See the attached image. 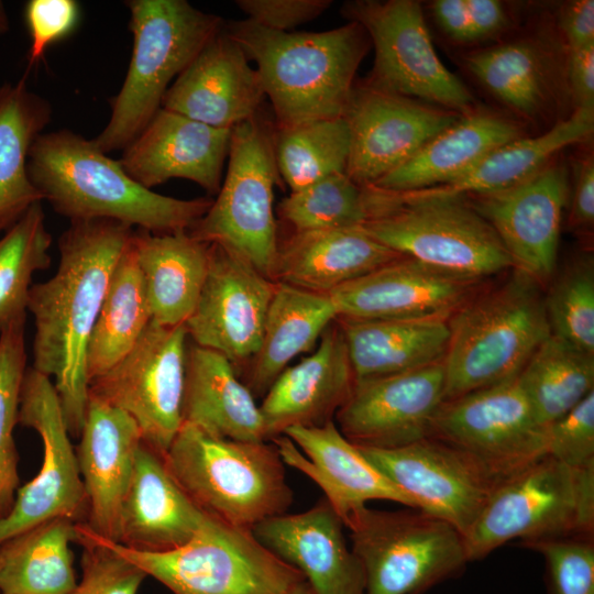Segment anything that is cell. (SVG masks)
I'll return each mask as SVG.
<instances>
[{
	"label": "cell",
	"mask_w": 594,
	"mask_h": 594,
	"mask_svg": "<svg viewBox=\"0 0 594 594\" xmlns=\"http://www.w3.org/2000/svg\"><path fill=\"white\" fill-rule=\"evenodd\" d=\"M134 229L113 220L73 221L58 240L59 263L31 286L32 369L52 380L70 437H79L89 397L87 350L110 277Z\"/></svg>",
	"instance_id": "1"
},
{
	"label": "cell",
	"mask_w": 594,
	"mask_h": 594,
	"mask_svg": "<svg viewBox=\"0 0 594 594\" xmlns=\"http://www.w3.org/2000/svg\"><path fill=\"white\" fill-rule=\"evenodd\" d=\"M28 173L43 200L70 222L113 220L153 233L188 231L212 204L210 197L178 199L145 188L94 140L67 129L36 138Z\"/></svg>",
	"instance_id": "2"
},
{
	"label": "cell",
	"mask_w": 594,
	"mask_h": 594,
	"mask_svg": "<svg viewBox=\"0 0 594 594\" xmlns=\"http://www.w3.org/2000/svg\"><path fill=\"white\" fill-rule=\"evenodd\" d=\"M224 29L256 65L278 129L342 117L371 47L356 22L320 32H279L245 19Z\"/></svg>",
	"instance_id": "3"
},
{
	"label": "cell",
	"mask_w": 594,
	"mask_h": 594,
	"mask_svg": "<svg viewBox=\"0 0 594 594\" xmlns=\"http://www.w3.org/2000/svg\"><path fill=\"white\" fill-rule=\"evenodd\" d=\"M543 286L512 268L448 320L444 402L509 381L550 337Z\"/></svg>",
	"instance_id": "4"
},
{
	"label": "cell",
	"mask_w": 594,
	"mask_h": 594,
	"mask_svg": "<svg viewBox=\"0 0 594 594\" xmlns=\"http://www.w3.org/2000/svg\"><path fill=\"white\" fill-rule=\"evenodd\" d=\"M165 463L189 498L206 514L252 530L287 513L293 491L275 444L217 437L183 422Z\"/></svg>",
	"instance_id": "5"
},
{
	"label": "cell",
	"mask_w": 594,
	"mask_h": 594,
	"mask_svg": "<svg viewBox=\"0 0 594 594\" xmlns=\"http://www.w3.org/2000/svg\"><path fill=\"white\" fill-rule=\"evenodd\" d=\"M367 196L363 229L402 256L482 282L514 268L492 226L464 195L367 186Z\"/></svg>",
	"instance_id": "6"
},
{
	"label": "cell",
	"mask_w": 594,
	"mask_h": 594,
	"mask_svg": "<svg viewBox=\"0 0 594 594\" xmlns=\"http://www.w3.org/2000/svg\"><path fill=\"white\" fill-rule=\"evenodd\" d=\"M125 6L132 55L109 121L92 139L107 154L123 151L142 132L173 81L224 25L220 16L185 0H130Z\"/></svg>",
	"instance_id": "7"
},
{
	"label": "cell",
	"mask_w": 594,
	"mask_h": 594,
	"mask_svg": "<svg viewBox=\"0 0 594 594\" xmlns=\"http://www.w3.org/2000/svg\"><path fill=\"white\" fill-rule=\"evenodd\" d=\"M594 466L572 469L544 455L502 481L463 537L469 562L508 541L593 538Z\"/></svg>",
	"instance_id": "8"
},
{
	"label": "cell",
	"mask_w": 594,
	"mask_h": 594,
	"mask_svg": "<svg viewBox=\"0 0 594 594\" xmlns=\"http://www.w3.org/2000/svg\"><path fill=\"white\" fill-rule=\"evenodd\" d=\"M275 123L261 110L231 130L228 167L217 198L188 232L219 244L272 279L278 254L274 187L280 183Z\"/></svg>",
	"instance_id": "9"
},
{
	"label": "cell",
	"mask_w": 594,
	"mask_h": 594,
	"mask_svg": "<svg viewBox=\"0 0 594 594\" xmlns=\"http://www.w3.org/2000/svg\"><path fill=\"white\" fill-rule=\"evenodd\" d=\"M98 537L172 594H288L305 581L299 571L267 550L252 530L209 515L187 543L167 551L131 549Z\"/></svg>",
	"instance_id": "10"
},
{
	"label": "cell",
	"mask_w": 594,
	"mask_h": 594,
	"mask_svg": "<svg viewBox=\"0 0 594 594\" xmlns=\"http://www.w3.org/2000/svg\"><path fill=\"white\" fill-rule=\"evenodd\" d=\"M344 526L363 566L365 594H421L457 576L469 562L463 536L421 510L365 506Z\"/></svg>",
	"instance_id": "11"
},
{
	"label": "cell",
	"mask_w": 594,
	"mask_h": 594,
	"mask_svg": "<svg viewBox=\"0 0 594 594\" xmlns=\"http://www.w3.org/2000/svg\"><path fill=\"white\" fill-rule=\"evenodd\" d=\"M341 15L366 31L374 48L367 85L461 114L473 110L474 97L440 61L421 6L415 0H354Z\"/></svg>",
	"instance_id": "12"
},
{
	"label": "cell",
	"mask_w": 594,
	"mask_h": 594,
	"mask_svg": "<svg viewBox=\"0 0 594 594\" xmlns=\"http://www.w3.org/2000/svg\"><path fill=\"white\" fill-rule=\"evenodd\" d=\"M187 339L185 324L151 321L120 362L89 382V395L131 416L143 441L162 454L183 424Z\"/></svg>",
	"instance_id": "13"
},
{
	"label": "cell",
	"mask_w": 594,
	"mask_h": 594,
	"mask_svg": "<svg viewBox=\"0 0 594 594\" xmlns=\"http://www.w3.org/2000/svg\"><path fill=\"white\" fill-rule=\"evenodd\" d=\"M18 424L34 429L43 442L37 475L16 492L11 512L0 519V546L43 522L66 518L86 522L88 502L53 382L32 367L22 381Z\"/></svg>",
	"instance_id": "14"
},
{
	"label": "cell",
	"mask_w": 594,
	"mask_h": 594,
	"mask_svg": "<svg viewBox=\"0 0 594 594\" xmlns=\"http://www.w3.org/2000/svg\"><path fill=\"white\" fill-rule=\"evenodd\" d=\"M430 437L503 481L547 455V427L536 418L518 376L443 402Z\"/></svg>",
	"instance_id": "15"
},
{
	"label": "cell",
	"mask_w": 594,
	"mask_h": 594,
	"mask_svg": "<svg viewBox=\"0 0 594 594\" xmlns=\"http://www.w3.org/2000/svg\"><path fill=\"white\" fill-rule=\"evenodd\" d=\"M414 502L463 537L503 481L463 451L432 437L395 448L359 447Z\"/></svg>",
	"instance_id": "16"
},
{
	"label": "cell",
	"mask_w": 594,
	"mask_h": 594,
	"mask_svg": "<svg viewBox=\"0 0 594 594\" xmlns=\"http://www.w3.org/2000/svg\"><path fill=\"white\" fill-rule=\"evenodd\" d=\"M460 116L366 82L354 84L342 116L350 131L345 174L361 186H373Z\"/></svg>",
	"instance_id": "17"
},
{
	"label": "cell",
	"mask_w": 594,
	"mask_h": 594,
	"mask_svg": "<svg viewBox=\"0 0 594 594\" xmlns=\"http://www.w3.org/2000/svg\"><path fill=\"white\" fill-rule=\"evenodd\" d=\"M209 245L206 279L185 327L195 344L222 354L235 367L260 348L276 282L229 249Z\"/></svg>",
	"instance_id": "18"
},
{
	"label": "cell",
	"mask_w": 594,
	"mask_h": 594,
	"mask_svg": "<svg viewBox=\"0 0 594 594\" xmlns=\"http://www.w3.org/2000/svg\"><path fill=\"white\" fill-rule=\"evenodd\" d=\"M569 195L568 167L553 160L510 188L466 197L496 232L514 268L546 286L557 268L562 213Z\"/></svg>",
	"instance_id": "19"
},
{
	"label": "cell",
	"mask_w": 594,
	"mask_h": 594,
	"mask_svg": "<svg viewBox=\"0 0 594 594\" xmlns=\"http://www.w3.org/2000/svg\"><path fill=\"white\" fill-rule=\"evenodd\" d=\"M443 402L441 361L404 373L354 380L334 422L358 447L395 449L429 438Z\"/></svg>",
	"instance_id": "20"
},
{
	"label": "cell",
	"mask_w": 594,
	"mask_h": 594,
	"mask_svg": "<svg viewBox=\"0 0 594 594\" xmlns=\"http://www.w3.org/2000/svg\"><path fill=\"white\" fill-rule=\"evenodd\" d=\"M482 283L403 256L329 295L338 318L448 321Z\"/></svg>",
	"instance_id": "21"
},
{
	"label": "cell",
	"mask_w": 594,
	"mask_h": 594,
	"mask_svg": "<svg viewBox=\"0 0 594 594\" xmlns=\"http://www.w3.org/2000/svg\"><path fill=\"white\" fill-rule=\"evenodd\" d=\"M271 441L284 464L322 490L343 525L370 501H389L416 509L413 499L348 440L333 420L322 426L290 427Z\"/></svg>",
	"instance_id": "22"
},
{
	"label": "cell",
	"mask_w": 594,
	"mask_h": 594,
	"mask_svg": "<svg viewBox=\"0 0 594 594\" xmlns=\"http://www.w3.org/2000/svg\"><path fill=\"white\" fill-rule=\"evenodd\" d=\"M265 99L256 68L223 25L169 86L162 108L232 129L257 114Z\"/></svg>",
	"instance_id": "23"
},
{
	"label": "cell",
	"mask_w": 594,
	"mask_h": 594,
	"mask_svg": "<svg viewBox=\"0 0 594 594\" xmlns=\"http://www.w3.org/2000/svg\"><path fill=\"white\" fill-rule=\"evenodd\" d=\"M232 129H220L161 108L123 150L119 161L145 188L183 178L217 195L228 158Z\"/></svg>",
	"instance_id": "24"
},
{
	"label": "cell",
	"mask_w": 594,
	"mask_h": 594,
	"mask_svg": "<svg viewBox=\"0 0 594 594\" xmlns=\"http://www.w3.org/2000/svg\"><path fill=\"white\" fill-rule=\"evenodd\" d=\"M343 527L323 498L305 512L265 519L252 534L302 574L311 594H365L363 566L348 547Z\"/></svg>",
	"instance_id": "25"
},
{
	"label": "cell",
	"mask_w": 594,
	"mask_h": 594,
	"mask_svg": "<svg viewBox=\"0 0 594 594\" xmlns=\"http://www.w3.org/2000/svg\"><path fill=\"white\" fill-rule=\"evenodd\" d=\"M78 464L88 502L84 522L96 535L118 541L121 506L143 442L127 413L89 395L80 432Z\"/></svg>",
	"instance_id": "26"
},
{
	"label": "cell",
	"mask_w": 594,
	"mask_h": 594,
	"mask_svg": "<svg viewBox=\"0 0 594 594\" xmlns=\"http://www.w3.org/2000/svg\"><path fill=\"white\" fill-rule=\"evenodd\" d=\"M354 375L337 320L320 338L316 351L287 366L263 396L260 411L266 441L295 426H322L333 420L350 395Z\"/></svg>",
	"instance_id": "27"
},
{
	"label": "cell",
	"mask_w": 594,
	"mask_h": 594,
	"mask_svg": "<svg viewBox=\"0 0 594 594\" xmlns=\"http://www.w3.org/2000/svg\"><path fill=\"white\" fill-rule=\"evenodd\" d=\"M206 514L169 472L164 457L144 441L124 496L118 543L142 551H167L187 543Z\"/></svg>",
	"instance_id": "28"
},
{
	"label": "cell",
	"mask_w": 594,
	"mask_h": 594,
	"mask_svg": "<svg viewBox=\"0 0 594 594\" xmlns=\"http://www.w3.org/2000/svg\"><path fill=\"white\" fill-rule=\"evenodd\" d=\"M522 136L519 121L475 107L370 187L402 194L444 186L464 176L495 148Z\"/></svg>",
	"instance_id": "29"
},
{
	"label": "cell",
	"mask_w": 594,
	"mask_h": 594,
	"mask_svg": "<svg viewBox=\"0 0 594 594\" xmlns=\"http://www.w3.org/2000/svg\"><path fill=\"white\" fill-rule=\"evenodd\" d=\"M400 257L362 226L294 232L278 248L272 280L329 294Z\"/></svg>",
	"instance_id": "30"
},
{
	"label": "cell",
	"mask_w": 594,
	"mask_h": 594,
	"mask_svg": "<svg viewBox=\"0 0 594 594\" xmlns=\"http://www.w3.org/2000/svg\"><path fill=\"white\" fill-rule=\"evenodd\" d=\"M183 422L206 432L240 441H266L255 397L222 354L187 345Z\"/></svg>",
	"instance_id": "31"
},
{
	"label": "cell",
	"mask_w": 594,
	"mask_h": 594,
	"mask_svg": "<svg viewBox=\"0 0 594 594\" xmlns=\"http://www.w3.org/2000/svg\"><path fill=\"white\" fill-rule=\"evenodd\" d=\"M132 245L144 280L152 321L185 324L202 289L209 264V244L188 231L153 233L136 229Z\"/></svg>",
	"instance_id": "32"
},
{
	"label": "cell",
	"mask_w": 594,
	"mask_h": 594,
	"mask_svg": "<svg viewBox=\"0 0 594 594\" xmlns=\"http://www.w3.org/2000/svg\"><path fill=\"white\" fill-rule=\"evenodd\" d=\"M464 64L486 91L525 120H538L554 106L557 63L537 38H515L472 52Z\"/></svg>",
	"instance_id": "33"
},
{
	"label": "cell",
	"mask_w": 594,
	"mask_h": 594,
	"mask_svg": "<svg viewBox=\"0 0 594 594\" xmlns=\"http://www.w3.org/2000/svg\"><path fill=\"white\" fill-rule=\"evenodd\" d=\"M354 380L418 370L443 361L449 327L446 320L338 318Z\"/></svg>",
	"instance_id": "34"
},
{
	"label": "cell",
	"mask_w": 594,
	"mask_h": 594,
	"mask_svg": "<svg viewBox=\"0 0 594 594\" xmlns=\"http://www.w3.org/2000/svg\"><path fill=\"white\" fill-rule=\"evenodd\" d=\"M337 319L329 294L276 282L262 341L244 383L253 396H264L288 363L309 351Z\"/></svg>",
	"instance_id": "35"
},
{
	"label": "cell",
	"mask_w": 594,
	"mask_h": 594,
	"mask_svg": "<svg viewBox=\"0 0 594 594\" xmlns=\"http://www.w3.org/2000/svg\"><path fill=\"white\" fill-rule=\"evenodd\" d=\"M52 111L50 101L29 88L25 76L0 86V233L43 200L30 179L28 158Z\"/></svg>",
	"instance_id": "36"
},
{
	"label": "cell",
	"mask_w": 594,
	"mask_h": 594,
	"mask_svg": "<svg viewBox=\"0 0 594 594\" xmlns=\"http://www.w3.org/2000/svg\"><path fill=\"white\" fill-rule=\"evenodd\" d=\"M593 130L594 110L575 109L541 134L495 148L461 178L424 190L471 196L510 188L538 173L565 147L586 142Z\"/></svg>",
	"instance_id": "37"
},
{
	"label": "cell",
	"mask_w": 594,
	"mask_h": 594,
	"mask_svg": "<svg viewBox=\"0 0 594 594\" xmlns=\"http://www.w3.org/2000/svg\"><path fill=\"white\" fill-rule=\"evenodd\" d=\"M152 321L132 237L110 277L87 350L89 382L113 367Z\"/></svg>",
	"instance_id": "38"
},
{
	"label": "cell",
	"mask_w": 594,
	"mask_h": 594,
	"mask_svg": "<svg viewBox=\"0 0 594 594\" xmlns=\"http://www.w3.org/2000/svg\"><path fill=\"white\" fill-rule=\"evenodd\" d=\"M76 522L56 518L0 546L2 594H70L76 586L69 543Z\"/></svg>",
	"instance_id": "39"
},
{
	"label": "cell",
	"mask_w": 594,
	"mask_h": 594,
	"mask_svg": "<svg viewBox=\"0 0 594 594\" xmlns=\"http://www.w3.org/2000/svg\"><path fill=\"white\" fill-rule=\"evenodd\" d=\"M518 381L536 418L548 427L594 392V355L550 334Z\"/></svg>",
	"instance_id": "40"
},
{
	"label": "cell",
	"mask_w": 594,
	"mask_h": 594,
	"mask_svg": "<svg viewBox=\"0 0 594 594\" xmlns=\"http://www.w3.org/2000/svg\"><path fill=\"white\" fill-rule=\"evenodd\" d=\"M274 151L280 179L290 191L331 174L345 173L350 131L343 117L275 127Z\"/></svg>",
	"instance_id": "41"
},
{
	"label": "cell",
	"mask_w": 594,
	"mask_h": 594,
	"mask_svg": "<svg viewBox=\"0 0 594 594\" xmlns=\"http://www.w3.org/2000/svg\"><path fill=\"white\" fill-rule=\"evenodd\" d=\"M52 242L41 202L0 237V330L26 317L32 278L50 267Z\"/></svg>",
	"instance_id": "42"
},
{
	"label": "cell",
	"mask_w": 594,
	"mask_h": 594,
	"mask_svg": "<svg viewBox=\"0 0 594 594\" xmlns=\"http://www.w3.org/2000/svg\"><path fill=\"white\" fill-rule=\"evenodd\" d=\"M278 212L294 232L361 227L370 217L367 187L345 173L331 174L290 191Z\"/></svg>",
	"instance_id": "43"
},
{
	"label": "cell",
	"mask_w": 594,
	"mask_h": 594,
	"mask_svg": "<svg viewBox=\"0 0 594 594\" xmlns=\"http://www.w3.org/2000/svg\"><path fill=\"white\" fill-rule=\"evenodd\" d=\"M25 320L20 318L0 330V519L11 512L20 482L13 430L28 369Z\"/></svg>",
	"instance_id": "44"
},
{
	"label": "cell",
	"mask_w": 594,
	"mask_h": 594,
	"mask_svg": "<svg viewBox=\"0 0 594 594\" xmlns=\"http://www.w3.org/2000/svg\"><path fill=\"white\" fill-rule=\"evenodd\" d=\"M544 294L550 333L594 355V261L590 252L572 257Z\"/></svg>",
	"instance_id": "45"
},
{
	"label": "cell",
	"mask_w": 594,
	"mask_h": 594,
	"mask_svg": "<svg viewBox=\"0 0 594 594\" xmlns=\"http://www.w3.org/2000/svg\"><path fill=\"white\" fill-rule=\"evenodd\" d=\"M75 540L84 547L82 576L70 594H138L147 576L120 556L84 522L75 525Z\"/></svg>",
	"instance_id": "46"
},
{
	"label": "cell",
	"mask_w": 594,
	"mask_h": 594,
	"mask_svg": "<svg viewBox=\"0 0 594 594\" xmlns=\"http://www.w3.org/2000/svg\"><path fill=\"white\" fill-rule=\"evenodd\" d=\"M430 9L439 30L457 44L484 42L512 25L509 11L497 0H436Z\"/></svg>",
	"instance_id": "47"
},
{
	"label": "cell",
	"mask_w": 594,
	"mask_h": 594,
	"mask_svg": "<svg viewBox=\"0 0 594 594\" xmlns=\"http://www.w3.org/2000/svg\"><path fill=\"white\" fill-rule=\"evenodd\" d=\"M592 539L560 537L524 544L543 556L551 594H594Z\"/></svg>",
	"instance_id": "48"
},
{
	"label": "cell",
	"mask_w": 594,
	"mask_h": 594,
	"mask_svg": "<svg viewBox=\"0 0 594 594\" xmlns=\"http://www.w3.org/2000/svg\"><path fill=\"white\" fill-rule=\"evenodd\" d=\"M547 455L572 469L594 466V392L547 427Z\"/></svg>",
	"instance_id": "49"
},
{
	"label": "cell",
	"mask_w": 594,
	"mask_h": 594,
	"mask_svg": "<svg viewBox=\"0 0 594 594\" xmlns=\"http://www.w3.org/2000/svg\"><path fill=\"white\" fill-rule=\"evenodd\" d=\"M30 35L29 67L40 63L46 50L77 26L80 7L75 0H30L24 8Z\"/></svg>",
	"instance_id": "50"
},
{
	"label": "cell",
	"mask_w": 594,
	"mask_h": 594,
	"mask_svg": "<svg viewBox=\"0 0 594 594\" xmlns=\"http://www.w3.org/2000/svg\"><path fill=\"white\" fill-rule=\"evenodd\" d=\"M331 0H237L235 6L246 20L263 28L292 32L321 15Z\"/></svg>",
	"instance_id": "51"
},
{
	"label": "cell",
	"mask_w": 594,
	"mask_h": 594,
	"mask_svg": "<svg viewBox=\"0 0 594 594\" xmlns=\"http://www.w3.org/2000/svg\"><path fill=\"white\" fill-rule=\"evenodd\" d=\"M572 178L569 226L576 231L588 232L594 224V160L592 151L574 161Z\"/></svg>",
	"instance_id": "52"
},
{
	"label": "cell",
	"mask_w": 594,
	"mask_h": 594,
	"mask_svg": "<svg viewBox=\"0 0 594 594\" xmlns=\"http://www.w3.org/2000/svg\"><path fill=\"white\" fill-rule=\"evenodd\" d=\"M566 85L575 109L594 110V45L566 51Z\"/></svg>",
	"instance_id": "53"
},
{
	"label": "cell",
	"mask_w": 594,
	"mask_h": 594,
	"mask_svg": "<svg viewBox=\"0 0 594 594\" xmlns=\"http://www.w3.org/2000/svg\"><path fill=\"white\" fill-rule=\"evenodd\" d=\"M558 25L566 51L594 45V1L565 3L559 13Z\"/></svg>",
	"instance_id": "54"
},
{
	"label": "cell",
	"mask_w": 594,
	"mask_h": 594,
	"mask_svg": "<svg viewBox=\"0 0 594 594\" xmlns=\"http://www.w3.org/2000/svg\"><path fill=\"white\" fill-rule=\"evenodd\" d=\"M9 29H10V21H9L8 12H7L4 3L0 1V35L7 33Z\"/></svg>",
	"instance_id": "55"
},
{
	"label": "cell",
	"mask_w": 594,
	"mask_h": 594,
	"mask_svg": "<svg viewBox=\"0 0 594 594\" xmlns=\"http://www.w3.org/2000/svg\"><path fill=\"white\" fill-rule=\"evenodd\" d=\"M288 594H311L306 581L296 584Z\"/></svg>",
	"instance_id": "56"
}]
</instances>
